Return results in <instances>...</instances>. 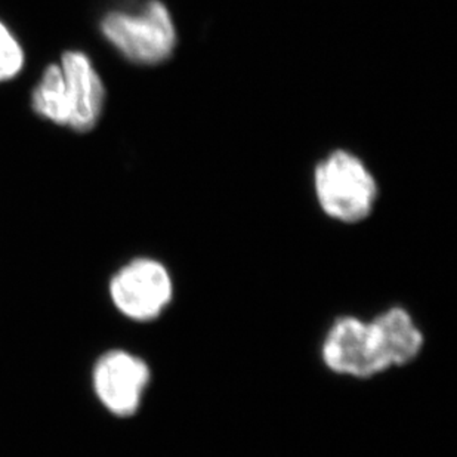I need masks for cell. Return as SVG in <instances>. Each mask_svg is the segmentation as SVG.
<instances>
[{
	"mask_svg": "<svg viewBox=\"0 0 457 457\" xmlns=\"http://www.w3.org/2000/svg\"><path fill=\"white\" fill-rule=\"evenodd\" d=\"M315 193L326 215L339 222L355 224L373 211L378 186L357 157L337 152L315 170Z\"/></svg>",
	"mask_w": 457,
	"mask_h": 457,
	"instance_id": "cell-1",
	"label": "cell"
},
{
	"mask_svg": "<svg viewBox=\"0 0 457 457\" xmlns=\"http://www.w3.org/2000/svg\"><path fill=\"white\" fill-rule=\"evenodd\" d=\"M103 33L119 51L138 64H159L172 55L177 31L168 8L148 2L139 12H112L104 18Z\"/></svg>",
	"mask_w": 457,
	"mask_h": 457,
	"instance_id": "cell-2",
	"label": "cell"
},
{
	"mask_svg": "<svg viewBox=\"0 0 457 457\" xmlns=\"http://www.w3.org/2000/svg\"><path fill=\"white\" fill-rule=\"evenodd\" d=\"M110 295L121 314L137 321H152L172 303V277L159 261L135 259L112 277Z\"/></svg>",
	"mask_w": 457,
	"mask_h": 457,
	"instance_id": "cell-3",
	"label": "cell"
},
{
	"mask_svg": "<svg viewBox=\"0 0 457 457\" xmlns=\"http://www.w3.org/2000/svg\"><path fill=\"white\" fill-rule=\"evenodd\" d=\"M321 357L328 370L355 379H370L388 370L376 348L370 324L341 317L324 337Z\"/></svg>",
	"mask_w": 457,
	"mask_h": 457,
	"instance_id": "cell-4",
	"label": "cell"
},
{
	"mask_svg": "<svg viewBox=\"0 0 457 457\" xmlns=\"http://www.w3.org/2000/svg\"><path fill=\"white\" fill-rule=\"evenodd\" d=\"M150 379L147 362L126 351L104 355L94 370V386L100 402L121 418L138 411Z\"/></svg>",
	"mask_w": 457,
	"mask_h": 457,
	"instance_id": "cell-5",
	"label": "cell"
},
{
	"mask_svg": "<svg viewBox=\"0 0 457 457\" xmlns=\"http://www.w3.org/2000/svg\"><path fill=\"white\" fill-rule=\"evenodd\" d=\"M69 126L79 132L91 130L100 119L104 87L91 61L82 52H65L61 61Z\"/></svg>",
	"mask_w": 457,
	"mask_h": 457,
	"instance_id": "cell-6",
	"label": "cell"
},
{
	"mask_svg": "<svg viewBox=\"0 0 457 457\" xmlns=\"http://www.w3.org/2000/svg\"><path fill=\"white\" fill-rule=\"evenodd\" d=\"M376 348L386 369L407 366L420 355L425 344L422 330L409 311L394 306L369 321Z\"/></svg>",
	"mask_w": 457,
	"mask_h": 457,
	"instance_id": "cell-7",
	"label": "cell"
},
{
	"mask_svg": "<svg viewBox=\"0 0 457 457\" xmlns=\"http://www.w3.org/2000/svg\"><path fill=\"white\" fill-rule=\"evenodd\" d=\"M33 108L37 114L56 125H69V105L60 65H49L45 71L33 94Z\"/></svg>",
	"mask_w": 457,
	"mask_h": 457,
	"instance_id": "cell-8",
	"label": "cell"
},
{
	"mask_svg": "<svg viewBox=\"0 0 457 457\" xmlns=\"http://www.w3.org/2000/svg\"><path fill=\"white\" fill-rule=\"evenodd\" d=\"M22 62L24 54L21 46L0 22V82L15 78L21 70Z\"/></svg>",
	"mask_w": 457,
	"mask_h": 457,
	"instance_id": "cell-9",
	"label": "cell"
}]
</instances>
